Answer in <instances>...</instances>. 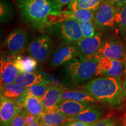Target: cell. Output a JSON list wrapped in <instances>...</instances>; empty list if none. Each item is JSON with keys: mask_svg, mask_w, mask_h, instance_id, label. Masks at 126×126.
Listing matches in <instances>:
<instances>
[{"mask_svg": "<svg viewBox=\"0 0 126 126\" xmlns=\"http://www.w3.org/2000/svg\"><path fill=\"white\" fill-rule=\"evenodd\" d=\"M117 10L111 3L102 0L94 12V23L97 29L110 31L116 28V15Z\"/></svg>", "mask_w": 126, "mask_h": 126, "instance_id": "5b68a950", "label": "cell"}, {"mask_svg": "<svg viewBox=\"0 0 126 126\" xmlns=\"http://www.w3.org/2000/svg\"><path fill=\"white\" fill-rule=\"evenodd\" d=\"M39 120H40V117H37V116H35L28 113L25 117V125L32 124L36 122H38Z\"/></svg>", "mask_w": 126, "mask_h": 126, "instance_id": "1f68e13d", "label": "cell"}, {"mask_svg": "<svg viewBox=\"0 0 126 126\" xmlns=\"http://www.w3.org/2000/svg\"><path fill=\"white\" fill-rule=\"evenodd\" d=\"M65 19H74L78 21H94L95 11L89 9H77L74 11H63Z\"/></svg>", "mask_w": 126, "mask_h": 126, "instance_id": "603a6c76", "label": "cell"}, {"mask_svg": "<svg viewBox=\"0 0 126 126\" xmlns=\"http://www.w3.org/2000/svg\"><path fill=\"white\" fill-rule=\"evenodd\" d=\"M83 88L97 101L111 106L122 105L125 99L121 80L114 77H97L85 83Z\"/></svg>", "mask_w": 126, "mask_h": 126, "instance_id": "7a4b0ae2", "label": "cell"}, {"mask_svg": "<svg viewBox=\"0 0 126 126\" xmlns=\"http://www.w3.org/2000/svg\"><path fill=\"white\" fill-rule=\"evenodd\" d=\"M53 48V42L48 36L41 34L32 40L28 48L29 54L39 63L44 64L48 60Z\"/></svg>", "mask_w": 126, "mask_h": 126, "instance_id": "8992f818", "label": "cell"}, {"mask_svg": "<svg viewBox=\"0 0 126 126\" xmlns=\"http://www.w3.org/2000/svg\"><path fill=\"white\" fill-rule=\"evenodd\" d=\"M79 23L83 38L93 37L97 33L96 31V28H97L94 24V21H80Z\"/></svg>", "mask_w": 126, "mask_h": 126, "instance_id": "83f0119b", "label": "cell"}, {"mask_svg": "<svg viewBox=\"0 0 126 126\" xmlns=\"http://www.w3.org/2000/svg\"><path fill=\"white\" fill-rule=\"evenodd\" d=\"M62 88L57 85H51L41 99L44 108L48 109L56 106L61 101V94Z\"/></svg>", "mask_w": 126, "mask_h": 126, "instance_id": "ffe728a7", "label": "cell"}, {"mask_svg": "<svg viewBox=\"0 0 126 126\" xmlns=\"http://www.w3.org/2000/svg\"><path fill=\"white\" fill-rule=\"evenodd\" d=\"M45 82H48L47 81L46 76L43 74L34 71L20 73L16 79L15 83L25 87H29L36 83Z\"/></svg>", "mask_w": 126, "mask_h": 126, "instance_id": "d6986e66", "label": "cell"}, {"mask_svg": "<svg viewBox=\"0 0 126 126\" xmlns=\"http://www.w3.org/2000/svg\"><path fill=\"white\" fill-rule=\"evenodd\" d=\"M116 126H124L123 125V124L121 123L120 122H117V123H116Z\"/></svg>", "mask_w": 126, "mask_h": 126, "instance_id": "8d00e7d4", "label": "cell"}, {"mask_svg": "<svg viewBox=\"0 0 126 126\" xmlns=\"http://www.w3.org/2000/svg\"><path fill=\"white\" fill-rule=\"evenodd\" d=\"M79 57V49L77 43H65L60 46L53 53L50 61V66L52 68L59 67L77 60Z\"/></svg>", "mask_w": 126, "mask_h": 126, "instance_id": "ba28073f", "label": "cell"}, {"mask_svg": "<svg viewBox=\"0 0 126 126\" xmlns=\"http://www.w3.org/2000/svg\"><path fill=\"white\" fill-rule=\"evenodd\" d=\"M123 88L124 91V94H125V99H126V78L125 79V82H124L123 84Z\"/></svg>", "mask_w": 126, "mask_h": 126, "instance_id": "d590c367", "label": "cell"}, {"mask_svg": "<svg viewBox=\"0 0 126 126\" xmlns=\"http://www.w3.org/2000/svg\"></svg>", "mask_w": 126, "mask_h": 126, "instance_id": "f35d334b", "label": "cell"}, {"mask_svg": "<svg viewBox=\"0 0 126 126\" xmlns=\"http://www.w3.org/2000/svg\"><path fill=\"white\" fill-rule=\"evenodd\" d=\"M103 112L98 107L91 105L79 113L70 117V120H78L86 123L94 124L103 119Z\"/></svg>", "mask_w": 126, "mask_h": 126, "instance_id": "9a60e30c", "label": "cell"}, {"mask_svg": "<svg viewBox=\"0 0 126 126\" xmlns=\"http://www.w3.org/2000/svg\"><path fill=\"white\" fill-rule=\"evenodd\" d=\"M28 87L19 85L15 82L1 86V96L16 102L28 94Z\"/></svg>", "mask_w": 126, "mask_h": 126, "instance_id": "e0dca14e", "label": "cell"}, {"mask_svg": "<svg viewBox=\"0 0 126 126\" xmlns=\"http://www.w3.org/2000/svg\"><path fill=\"white\" fill-rule=\"evenodd\" d=\"M23 22L35 31H42L65 20L54 0H15Z\"/></svg>", "mask_w": 126, "mask_h": 126, "instance_id": "6da1fadb", "label": "cell"}, {"mask_svg": "<svg viewBox=\"0 0 126 126\" xmlns=\"http://www.w3.org/2000/svg\"><path fill=\"white\" fill-rule=\"evenodd\" d=\"M28 112L25 110H20L18 112L12 122V126H25V117Z\"/></svg>", "mask_w": 126, "mask_h": 126, "instance_id": "f1b7e54d", "label": "cell"}, {"mask_svg": "<svg viewBox=\"0 0 126 126\" xmlns=\"http://www.w3.org/2000/svg\"><path fill=\"white\" fill-rule=\"evenodd\" d=\"M13 10L8 2L5 0H1L0 2V19L1 22H7L11 19Z\"/></svg>", "mask_w": 126, "mask_h": 126, "instance_id": "4316f807", "label": "cell"}, {"mask_svg": "<svg viewBox=\"0 0 126 126\" xmlns=\"http://www.w3.org/2000/svg\"><path fill=\"white\" fill-rule=\"evenodd\" d=\"M116 22V29L126 44V5L117 10Z\"/></svg>", "mask_w": 126, "mask_h": 126, "instance_id": "d4e9b609", "label": "cell"}, {"mask_svg": "<svg viewBox=\"0 0 126 126\" xmlns=\"http://www.w3.org/2000/svg\"><path fill=\"white\" fill-rule=\"evenodd\" d=\"M106 1L111 3L117 10H119L126 5V0H106Z\"/></svg>", "mask_w": 126, "mask_h": 126, "instance_id": "d6a6232c", "label": "cell"}, {"mask_svg": "<svg viewBox=\"0 0 126 126\" xmlns=\"http://www.w3.org/2000/svg\"><path fill=\"white\" fill-rule=\"evenodd\" d=\"M0 67L1 86L8 83L15 82L20 72L13 61L1 59Z\"/></svg>", "mask_w": 126, "mask_h": 126, "instance_id": "5bb4252c", "label": "cell"}, {"mask_svg": "<svg viewBox=\"0 0 126 126\" xmlns=\"http://www.w3.org/2000/svg\"><path fill=\"white\" fill-rule=\"evenodd\" d=\"M70 120V117L61 112L57 106L45 109L40 116V123L51 126H61Z\"/></svg>", "mask_w": 126, "mask_h": 126, "instance_id": "4fadbf2b", "label": "cell"}, {"mask_svg": "<svg viewBox=\"0 0 126 126\" xmlns=\"http://www.w3.org/2000/svg\"><path fill=\"white\" fill-rule=\"evenodd\" d=\"M102 39L100 34L97 33L94 36L82 38L77 43L80 52V60L94 58L101 46Z\"/></svg>", "mask_w": 126, "mask_h": 126, "instance_id": "8fae6325", "label": "cell"}, {"mask_svg": "<svg viewBox=\"0 0 126 126\" xmlns=\"http://www.w3.org/2000/svg\"><path fill=\"white\" fill-rule=\"evenodd\" d=\"M98 60L92 58L86 60H75L67 67L68 72L72 82L81 85L91 81L96 76Z\"/></svg>", "mask_w": 126, "mask_h": 126, "instance_id": "3957f363", "label": "cell"}, {"mask_svg": "<svg viewBox=\"0 0 126 126\" xmlns=\"http://www.w3.org/2000/svg\"><path fill=\"white\" fill-rule=\"evenodd\" d=\"M50 86L51 85L48 82L36 83L28 87V94L41 100Z\"/></svg>", "mask_w": 126, "mask_h": 126, "instance_id": "484cf974", "label": "cell"}, {"mask_svg": "<svg viewBox=\"0 0 126 126\" xmlns=\"http://www.w3.org/2000/svg\"><path fill=\"white\" fill-rule=\"evenodd\" d=\"M91 105L92 103L86 102L62 100L59 102L57 106L61 112L71 117L79 113Z\"/></svg>", "mask_w": 126, "mask_h": 126, "instance_id": "ac0fdd59", "label": "cell"}, {"mask_svg": "<svg viewBox=\"0 0 126 126\" xmlns=\"http://www.w3.org/2000/svg\"><path fill=\"white\" fill-rule=\"evenodd\" d=\"M102 2V0H72L68 8L71 11L82 9L96 11Z\"/></svg>", "mask_w": 126, "mask_h": 126, "instance_id": "cb8c5ba5", "label": "cell"}, {"mask_svg": "<svg viewBox=\"0 0 126 126\" xmlns=\"http://www.w3.org/2000/svg\"><path fill=\"white\" fill-rule=\"evenodd\" d=\"M54 1L57 3V4L61 8L66 5L70 4L72 0H54Z\"/></svg>", "mask_w": 126, "mask_h": 126, "instance_id": "836d02e7", "label": "cell"}, {"mask_svg": "<svg viewBox=\"0 0 126 126\" xmlns=\"http://www.w3.org/2000/svg\"><path fill=\"white\" fill-rule=\"evenodd\" d=\"M13 62L20 73L34 72L37 67L38 61L32 56H24L18 55L14 59Z\"/></svg>", "mask_w": 126, "mask_h": 126, "instance_id": "7402d4cb", "label": "cell"}, {"mask_svg": "<svg viewBox=\"0 0 126 126\" xmlns=\"http://www.w3.org/2000/svg\"><path fill=\"white\" fill-rule=\"evenodd\" d=\"M117 122L116 119L113 117H108L100 120L94 123L93 126H116Z\"/></svg>", "mask_w": 126, "mask_h": 126, "instance_id": "f546056e", "label": "cell"}, {"mask_svg": "<svg viewBox=\"0 0 126 126\" xmlns=\"http://www.w3.org/2000/svg\"><path fill=\"white\" fill-rule=\"evenodd\" d=\"M25 126H40V120L38 121V122H36L33 123L28 124V125H25Z\"/></svg>", "mask_w": 126, "mask_h": 126, "instance_id": "e575fe53", "label": "cell"}, {"mask_svg": "<svg viewBox=\"0 0 126 126\" xmlns=\"http://www.w3.org/2000/svg\"><path fill=\"white\" fill-rule=\"evenodd\" d=\"M101 57H107L124 61L126 59V44L120 37L110 36L102 43L94 58L99 60Z\"/></svg>", "mask_w": 126, "mask_h": 126, "instance_id": "277c9868", "label": "cell"}, {"mask_svg": "<svg viewBox=\"0 0 126 126\" xmlns=\"http://www.w3.org/2000/svg\"></svg>", "mask_w": 126, "mask_h": 126, "instance_id": "ab89813d", "label": "cell"}, {"mask_svg": "<svg viewBox=\"0 0 126 126\" xmlns=\"http://www.w3.org/2000/svg\"><path fill=\"white\" fill-rule=\"evenodd\" d=\"M61 100H70L86 103H96L97 101L87 91L62 88Z\"/></svg>", "mask_w": 126, "mask_h": 126, "instance_id": "2e32d148", "label": "cell"}, {"mask_svg": "<svg viewBox=\"0 0 126 126\" xmlns=\"http://www.w3.org/2000/svg\"><path fill=\"white\" fill-rule=\"evenodd\" d=\"M40 126H51L47 125V124H42V123H40Z\"/></svg>", "mask_w": 126, "mask_h": 126, "instance_id": "74e56055", "label": "cell"}, {"mask_svg": "<svg viewBox=\"0 0 126 126\" xmlns=\"http://www.w3.org/2000/svg\"><path fill=\"white\" fill-rule=\"evenodd\" d=\"M28 41V32L23 28H19L9 32L5 41V45L8 54L16 56L23 53Z\"/></svg>", "mask_w": 126, "mask_h": 126, "instance_id": "9c48e42d", "label": "cell"}, {"mask_svg": "<svg viewBox=\"0 0 126 126\" xmlns=\"http://www.w3.org/2000/svg\"><path fill=\"white\" fill-rule=\"evenodd\" d=\"M22 106L28 113L37 117H40L45 110L40 99L28 94L23 100Z\"/></svg>", "mask_w": 126, "mask_h": 126, "instance_id": "44dd1931", "label": "cell"}, {"mask_svg": "<svg viewBox=\"0 0 126 126\" xmlns=\"http://www.w3.org/2000/svg\"><path fill=\"white\" fill-rule=\"evenodd\" d=\"M55 29L65 43H76L83 38L79 21L74 19H67L56 23Z\"/></svg>", "mask_w": 126, "mask_h": 126, "instance_id": "52a82bcc", "label": "cell"}, {"mask_svg": "<svg viewBox=\"0 0 126 126\" xmlns=\"http://www.w3.org/2000/svg\"><path fill=\"white\" fill-rule=\"evenodd\" d=\"M94 124H90L78 120H70L63 124V126H93Z\"/></svg>", "mask_w": 126, "mask_h": 126, "instance_id": "4dcf8cb0", "label": "cell"}, {"mask_svg": "<svg viewBox=\"0 0 126 126\" xmlns=\"http://www.w3.org/2000/svg\"><path fill=\"white\" fill-rule=\"evenodd\" d=\"M22 107L19 106L14 100L1 96L0 101V122L1 126H12V122Z\"/></svg>", "mask_w": 126, "mask_h": 126, "instance_id": "7c38bea8", "label": "cell"}, {"mask_svg": "<svg viewBox=\"0 0 126 126\" xmlns=\"http://www.w3.org/2000/svg\"><path fill=\"white\" fill-rule=\"evenodd\" d=\"M123 61L119 60L101 57L98 60L96 77H114L121 80L124 71Z\"/></svg>", "mask_w": 126, "mask_h": 126, "instance_id": "30bf717a", "label": "cell"}]
</instances>
